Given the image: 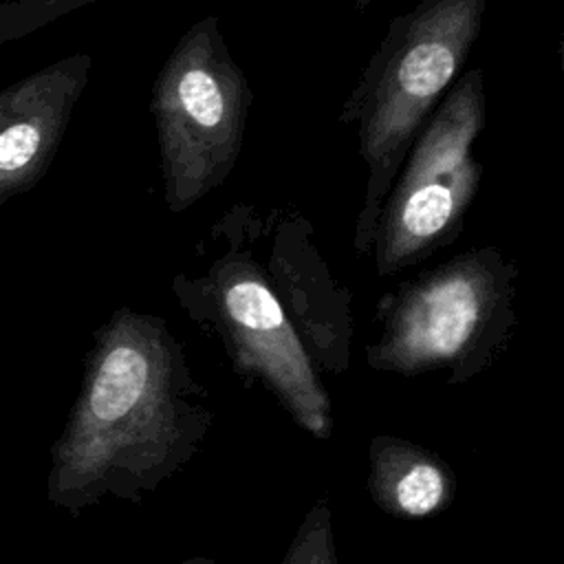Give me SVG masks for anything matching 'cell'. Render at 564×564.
<instances>
[{"label":"cell","instance_id":"obj_1","mask_svg":"<svg viewBox=\"0 0 564 564\" xmlns=\"http://www.w3.org/2000/svg\"><path fill=\"white\" fill-rule=\"evenodd\" d=\"M212 423L207 390L167 322L119 306L93 335L51 447L46 500L68 516L106 498L141 502L198 454Z\"/></svg>","mask_w":564,"mask_h":564},{"label":"cell","instance_id":"obj_2","mask_svg":"<svg viewBox=\"0 0 564 564\" xmlns=\"http://www.w3.org/2000/svg\"><path fill=\"white\" fill-rule=\"evenodd\" d=\"M487 0H421L388 22L337 121L355 126L366 163V194L352 247L370 253L377 220L414 139L458 79L480 29Z\"/></svg>","mask_w":564,"mask_h":564},{"label":"cell","instance_id":"obj_3","mask_svg":"<svg viewBox=\"0 0 564 564\" xmlns=\"http://www.w3.org/2000/svg\"><path fill=\"white\" fill-rule=\"evenodd\" d=\"M256 236L251 205L227 209L209 231L220 251L198 275L174 273L172 293L183 313L220 341L245 383L264 388L295 425L328 441L335 425L330 397L269 286L253 251Z\"/></svg>","mask_w":564,"mask_h":564},{"label":"cell","instance_id":"obj_4","mask_svg":"<svg viewBox=\"0 0 564 564\" xmlns=\"http://www.w3.org/2000/svg\"><path fill=\"white\" fill-rule=\"evenodd\" d=\"M518 262L498 247L467 249L381 295L366 364L419 377L443 370L460 386L496 364L516 328Z\"/></svg>","mask_w":564,"mask_h":564},{"label":"cell","instance_id":"obj_5","mask_svg":"<svg viewBox=\"0 0 564 564\" xmlns=\"http://www.w3.org/2000/svg\"><path fill=\"white\" fill-rule=\"evenodd\" d=\"M251 101L218 18H200L174 44L150 97L170 212H185L227 181L242 152Z\"/></svg>","mask_w":564,"mask_h":564},{"label":"cell","instance_id":"obj_6","mask_svg":"<svg viewBox=\"0 0 564 564\" xmlns=\"http://www.w3.org/2000/svg\"><path fill=\"white\" fill-rule=\"evenodd\" d=\"M485 115V73L476 66L449 86L392 181L370 247L377 275L414 267L460 236L480 189L474 148Z\"/></svg>","mask_w":564,"mask_h":564},{"label":"cell","instance_id":"obj_7","mask_svg":"<svg viewBox=\"0 0 564 564\" xmlns=\"http://www.w3.org/2000/svg\"><path fill=\"white\" fill-rule=\"evenodd\" d=\"M269 238L264 275L319 372L341 375L352 355V293L337 282L315 240L313 225L293 209L260 218Z\"/></svg>","mask_w":564,"mask_h":564},{"label":"cell","instance_id":"obj_8","mask_svg":"<svg viewBox=\"0 0 564 564\" xmlns=\"http://www.w3.org/2000/svg\"><path fill=\"white\" fill-rule=\"evenodd\" d=\"M90 68V53H75L0 90V205L48 172Z\"/></svg>","mask_w":564,"mask_h":564},{"label":"cell","instance_id":"obj_9","mask_svg":"<svg viewBox=\"0 0 564 564\" xmlns=\"http://www.w3.org/2000/svg\"><path fill=\"white\" fill-rule=\"evenodd\" d=\"M368 494L388 516L423 520L445 511L456 498V476L436 452L392 434L368 447Z\"/></svg>","mask_w":564,"mask_h":564},{"label":"cell","instance_id":"obj_10","mask_svg":"<svg viewBox=\"0 0 564 564\" xmlns=\"http://www.w3.org/2000/svg\"><path fill=\"white\" fill-rule=\"evenodd\" d=\"M280 564H339L333 507L326 496L304 513Z\"/></svg>","mask_w":564,"mask_h":564},{"label":"cell","instance_id":"obj_11","mask_svg":"<svg viewBox=\"0 0 564 564\" xmlns=\"http://www.w3.org/2000/svg\"><path fill=\"white\" fill-rule=\"evenodd\" d=\"M95 0H13L0 4V44L26 35Z\"/></svg>","mask_w":564,"mask_h":564},{"label":"cell","instance_id":"obj_12","mask_svg":"<svg viewBox=\"0 0 564 564\" xmlns=\"http://www.w3.org/2000/svg\"><path fill=\"white\" fill-rule=\"evenodd\" d=\"M176 564H216L212 557L207 555H194V557H187L183 562H176Z\"/></svg>","mask_w":564,"mask_h":564},{"label":"cell","instance_id":"obj_13","mask_svg":"<svg viewBox=\"0 0 564 564\" xmlns=\"http://www.w3.org/2000/svg\"><path fill=\"white\" fill-rule=\"evenodd\" d=\"M370 4H372V0H352V7H355L359 13L366 11Z\"/></svg>","mask_w":564,"mask_h":564}]
</instances>
